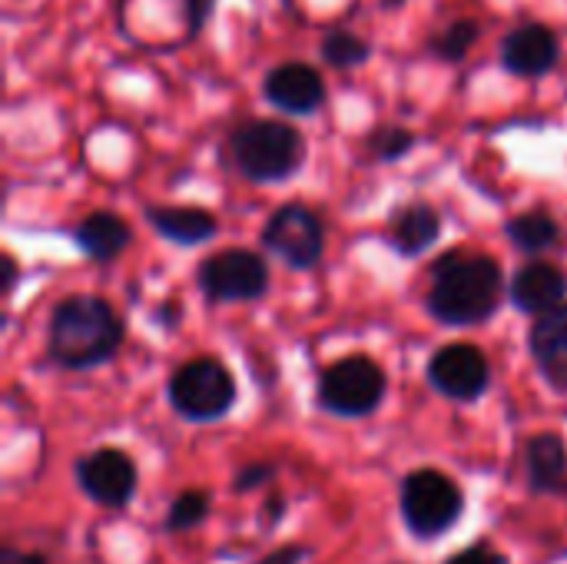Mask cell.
I'll return each instance as SVG.
<instances>
[{
  "label": "cell",
  "instance_id": "1",
  "mask_svg": "<svg viewBox=\"0 0 567 564\" xmlns=\"http://www.w3.org/2000/svg\"><path fill=\"white\" fill-rule=\"evenodd\" d=\"M505 302V276L495 256L485 253H445L432 266V286L425 309L435 322L452 329H472L488 322Z\"/></svg>",
  "mask_w": 567,
  "mask_h": 564
},
{
  "label": "cell",
  "instance_id": "2",
  "mask_svg": "<svg viewBox=\"0 0 567 564\" xmlns=\"http://www.w3.org/2000/svg\"><path fill=\"white\" fill-rule=\"evenodd\" d=\"M123 346V319L100 296H66L47 322V352L60 369L83 372L110 362Z\"/></svg>",
  "mask_w": 567,
  "mask_h": 564
},
{
  "label": "cell",
  "instance_id": "3",
  "mask_svg": "<svg viewBox=\"0 0 567 564\" xmlns=\"http://www.w3.org/2000/svg\"><path fill=\"white\" fill-rule=\"evenodd\" d=\"M233 163L249 183H286L292 180L306 156V136L282 120H249L233 133Z\"/></svg>",
  "mask_w": 567,
  "mask_h": 564
},
{
  "label": "cell",
  "instance_id": "4",
  "mask_svg": "<svg viewBox=\"0 0 567 564\" xmlns=\"http://www.w3.org/2000/svg\"><path fill=\"white\" fill-rule=\"evenodd\" d=\"M385 369L369 356H346L319 376V406L342 419L372 416L385 399Z\"/></svg>",
  "mask_w": 567,
  "mask_h": 564
},
{
  "label": "cell",
  "instance_id": "5",
  "mask_svg": "<svg viewBox=\"0 0 567 564\" xmlns=\"http://www.w3.org/2000/svg\"><path fill=\"white\" fill-rule=\"evenodd\" d=\"M169 402L189 422H216L236 406V379L219 359H193L173 372Z\"/></svg>",
  "mask_w": 567,
  "mask_h": 564
},
{
  "label": "cell",
  "instance_id": "6",
  "mask_svg": "<svg viewBox=\"0 0 567 564\" xmlns=\"http://www.w3.org/2000/svg\"><path fill=\"white\" fill-rule=\"evenodd\" d=\"M259 243L276 253L292 273H309L326 256V223L312 206L286 203L266 219Z\"/></svg>",
  "mask_w": 567,
  "mask_h": 564
},
{
  "label": "cell",
  "instance_id": "7",
  "mask_svg": "<svg viewBox=\"0 0 567 564\" xmlns=\"http://www.w3.org/2000/svg\"><path fill=\"white\" fill-rule=\"evenodd\" d=\"M196 283L209 302H256L269 293V266L252 249H219L199 263Z\"/></svg>",
  "mask_w": 567,
  "mask_h": 564
},
{
  "label": "cell",
  "instance_id": "8",
  "mask_svg": "<svg viewBox=\"0 0 567 564\" xmlns=\"http://www.w3.org/2000/svg\"><path fill=\"white\" fill-rule=\"evenodd\" d=\"M462 505L465 502H462L458 485L449 475L435 472V469L412 472L402 482V515H405V525L415 535H422V539L449 532L458 522Z\"/></svg>",
  "mask_w": 567,
  "mask_h": 564
},
{
  "label": "cell",
  "instance_id": "9",
  "mask_svg": "<svg viewBox=\"0 0 567 564\" xmlns=\"http://www.w3.org/2000/svg\"><path fill=\"white\" fill-rule=\"evenodd\" d=\"M429 382L452 402H475L488 392V356L472 342H449L429 362Z\"/></svg>",
  "mask_w": 567,
  "mask_h": 564
},
{
  "label": "cell",
  "instance_id": "10",
  "mask_svg": "<svg viewBox=\"0 0 567 564\" xmlns=\"http://www.w3.org/2000/svg\"><path fill=\"white\" fill-rule=\"evenodd\" d=\"M76 482L96 505L120 509L136 492V465L120 449H100L76 462Z\"/></svg>",
  "mask_w": 567,
  "mask_h": 564
},
{
  "label": "cell",
  "instance_id": "11",
  "mask_svg": "<svg viewBox=\"0 0 567 564\" xmlns=\"http://www.w3.org/2000/svg\"><path fill=\"white\" fill-rule=\"evenodd\" d=\"M262 96L279 113L312 116L326 106V80L309 63H279L266 73Z\"/></svg>",
  "mask_w": 567,
  "mask_h": 564
},
{
  "label": "cell",
  "instance_id": "12",
  "mask_svg": "<svg viewBox=\"0 0 567 564\" xmlns=\"http://www.w3.org/2000/svg\"><path fill=\"white\" fill-rule=\"evenodd\" d=\"M502 66L515 76H545L561 60V40L545 23H522L502 40Z\"/></svg>",
  "mask_w": 567,
  "mask_h": 564
},
{
  "label": "cell",
  "instance_id": "13",
  "mask_svg": "<svg viewBox=\"0 0 567 564\" xmlns=\"http://www.w3.org/2000/svg\"><path fill=\"white\" fill-rule=\"evenodd\" d=\"M508 299L525 316H545L567 302V273L555 263L532 259L512 276Z\"/></svg>",
  "mask_w": 567,
  "mask_h": 564
},
{
  "label": "cell",
  "instance_id": "14",
  "mask_svg": "<svg viewBox=\"0 0 567 564\" xmlns=\"http://www.w3.org/2000/svg\"><path fill=\"white\" fill-rule=\"evenodd\" d=\"M528 349L545 382L558 392H567V302L545 316H535Z\"/></svg>",
  "mask_w": 567,
  "mask_h": 564
},
{
  "label": "cell",
  "instance_id": "15",
  "mask_svg": "<svg viewBox=\"0 0 567 564\" xmlns=\"http://www.w3.org/2000/svg\"><path fill=\"white\" fill-rule=\"evenodd\" d=\"M439 236H442V216L432 203H405L389 219V246L405 259H415L425 249H432Z\"/></svg>",
  "mask_w": 567,
  "mask_h": 564
},
{
  "label": "cell",
  "instance_id": "16",
  "mask_svg": "<svg viewBox=\"0 0 567 564\" xmlns=\"http://www.w3.org/2000/svg\"><path fill=\"white\" fill-rule=\"evenodd\" d=\"M146 223L173 246H203L219 233L216 213L203 206H146Z\"/></svg>",
  "mask_w": 567,
  "mask_h": 564
},
{
  "label": "cell",
  "instance_id": "17",
  "mask_svg": "<svg viewBox=\"0 0 567 564\" xmlns=\"http://www.w3.org/2000/svg\"><path fill=\"white\" fill-rule=\"evenodd\" d=\"M73 243L83 256H90L96 263H113L116 256H123L130 249L133 229L123 216L96 209L73 229Z\"/></svg>",
  "mask_w": 567,
  "mask_h": 564
},
{
  "label": "cell",
  "instance_id": "18",
  "mask_svg": "<svg viewBox=\"0 0 567 564\" xmlns=\"http://www.w3.org/2000/svg\"><path fill=\"white\" fill-rule=\"evenodd\" d=\"M528 482L535 492H565L567 449L561 435L542 432L528 442Z\"/></svg>",
  "mask_w": 567,
  "mask_h": 564
},
{
  "label": "cell",
  "instance_id": "19",
  "mask_svg": "<svg viewBox=\"0 0 567 564\" xmlns=\"http://www.w3.org/2000/svg\"><path fill=\"white\" fill-rule=\"evenodd\" d=\"M505 236L512 239L515 249L522 253H545L551 246H558L561 239V226L548 216V213H518L515 219L505 223Z\"/></svg>",
  "mask_w": 567,
  "mask_h": 564
},
{
  "label": "cell",
  "instance_id": "20",
  "mask_svg": "<svg viewBox=\"0 0 567 564\" xmlns=\"http://www.w3.org/2000/svg\"><path fill=\"white\" fill-rule=\"evenodd\" d=\"M319 50H322V60L336 70H355V66H365L372 60V43L362 40L359 33L346 30V27L326 30Z\"/></svg>",
  "mask_w": 567,
  "mask_h": 564
},
{
  "label": "cell",
  "instance_id": "21",
  "mask_svg": "<svg viewBox=\"0 0 567 564\" xmlns=\"http://www.w3.org/2000/svg\"><path fill=\"white\" fill-rule=\"evenodd\" d=\"M478 37H482V23H478V20H455V23H449V27L429 43V50H432L439 60H445V63H462V60L468 57V50L478 43Z\"/></svg>",
  "mask_w": 567,
  "mask_h": 564
},
{
  "label": "cell",
  "instance_id": "22",
  "mask_svg": "<svg viewBox=\"0 0 567 564\" xmlns=\"http://www.w3.org/2000/svg\"><path fill=\"white\" fill-rule=\"evenodd\" d=\"M415 133L405 126H382L369 136V150L379 163H399L402 156H409L415 150Z\"/></svg>",
  "mask_w": 567,
  "mask_h": 564
},
{
  "label": "cell",
  "instance_id": "23",
  "mask_svg": "<svg viewBox=\"0 0 567 564\" xmlns=\"http://www.w3.org/2000/svg\"><path fill=\"white\" fill-rule=\"evenodd\" d=\"M209 512V502L203 492H183L173 509H169V519H166V529L169 532H183V529H196Z\"/></svg>",
  "mask_w": 567,
  "mask_h": 564
},
{
  "label": "cell",
  "instance_id": "24",
  "mask_svg": "<svg viewBox=\"0 0 567 564\" xmlns=\"http://www.w3.org/2000/svg\"><path fill=\"white\" fill-rule=\"evenodd\" d=\"M183 3H186V30L189 37H196L213 13V0H183Z\"/></svg>",
  "mask_w": 567,
  "mask_h": 564
},
{
  "label": "cell",
  "instance_id": "25",
  "mask_svg": "<svg viewBox=\"0 0 567 564\" xmlns=\"http://www.w3.org/2000/svg\"><path fill=\"white\" fill-rule=\"evenodd\" d=\"M445 564H505V558L495 555L488 545H472V548H465L462 555H455L452 562Z\"/></svg>",
  "mask_w": 567,
  "mask_h": 564
},
{
  "label": "cell",
  "instance_id": "26",
  "mask_svg": "<svg viewBox=\"0 0 567 564\" xmlns=\"http://www.w3.org/2000/svg\"><path fill=\"white\" fill-rule=\"evenodd\" d=\"M266 479H272V469H269V465H249L246 472L236 475V489H239V492H249V489L262 485Z\"/></svg>",
  "mask_w": 567,
  "mask_h": 564
},
{
  "label": "cell",
  "instance_id": "27",
  "mask_svg": "<svg viewBox=\"0 0 567 564\" xmlns=\"http://www.w3.org/2000/svg\"><path fill=\"white\" fill-rule=\"evenodd\" d=\"M302 562H306V548H299V545H286V548H279V552L266 555L259 564H302Z\"/></svg>",
  "mask_w": 567,
  "mask_h": 564
},
{
  "label": "cell",
  "instance_id": "28",
  "mask_svg": "<svg viewBox=\"0 0 567 564\" xmlns=\"http://www.w3.org/2000/svg\"><path fill=\"white\" fill-rule=\"evenodd\" d=\"M17 279H20V266H17V259L10 253H3V296L13 293Z\"/></svg>",
  "mask_w": 567,
  "mask_h": 564
},
{
  "label": "cell",
  "instance_id": "29",
  "mask_svg": "<svg viewBox=\"0 0 567 564\" xmlns=\"http://www.w3.org/2000/svg\"><path fill=\"white\" fill-rule=\"evenodd\" d=\"M0 564H47V562H43L40 555H20V552H13V548H3Z\"/></svg>",
  "mask_w": 567,
  "mask_h": 564
}]
</instances>
